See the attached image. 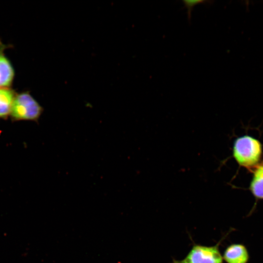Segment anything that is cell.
Returning a JSON list of instances; mask_svg holds the SVG:
<instances>
[{"label": "cell", "instance_id": "cell-1", "mask_svg": "<svg viewBox=\"0 0 263 263\" xmlns=\"http://www.w3.org/2000/svg\"><path fill=\"white\" fill-rule=\"evenodd\" d=\"M263 153L261 142L252 136L244 135L234 141L233 158L240 166L250 171L261 163Z\"/></svg>", "mask_w": 263, "mask_h": 263}, {"label": "cell", "instance_id": "cell-2", "mask_svg": "<svg viewBox=\"0 0 263 263\" xmlns=\"http://www.w3.org/2000/svg\"><path fill=\"white\" fill-rule=\"evenodd\" d=\"M43 111L42 107L28 92L16 94L9 117L12 121L37 122Z\"/></svg>", "mask_w": 263, "mask_h": 263}, {"label": "cell", "instance_id": "cell-3", "mask_svg": "<svg viewBox=\"0 0 263 263\" xmlns=\"http://www.w3.org/2000/svg\"><path fill=\"white\" fill-rule=\"evenodd\" d=\"M222 240L213 246L194 244L185 258L181 260L173 259L172 263H223V256L219 248Z\"/></svg>", "mask_w": 263, "mask_h": 263}, {"label": "cell", "instance_id": "cell-4", "mask_svg": "<svg viewBox=\"0 0 263 263\" xmlns=\"http://www.w3.org/2000/svg\"><path fill=\"white\" fill-rule=\"evenodd\" d=\"M223 258L227 263H248L250 256L244 244H233L225 248Z\"/></svg>", "mask_w": 263, "mask_h": 263}, {"label": "cell", "instance_id": "cell-5", "mask_svg": "<svg viewBox=\"0 0 263 263\" xmlns=\"http://www.w3.org/2000/svg\"><path fill=\"white\" fill-rule=\"evenodd\" d=\"M5 48L0 41V88H10L14 76L13 68L4 54Z\"/></svg>", "mask_w": 263, "mask_h": 263}, {"label": "cell", "instance_id": "cell-6", "mask_svg": "<svg viewBox=\"0 0 263 263\" xmlns=\"http://www.w3.org/2000/svg\"><path fill=\"white\" fill-rule=\"evenodd\" d=\"M251 172L252 175L249 190L256 199L255 204L253 207V209L255 207L257 201L263 200V162H261Z\"/></svg>", "mask_w": 263, "mask_h": 263}, {"label": "cell", "instance_id": "cell-7", "mask_svg": "<svg viewBox=\"0 0 263 263\" xmlns=\"http://www.w3.org/2000/svg\"><path fill=\"white\" fill-rule=\"evenodd\" d=\"M16 94L10 88H0V119H6L9 116Z\"/></svg>", "mask_w": 263, "mask_h": 263}, {"label": "cell", "instance_id": "cell-8", "mask_svg": "<svg viewBox=\"0 0 263 263\" xmlns=\"http://www.w3.org/2000/svg\"><path fill=\"white\" fill-rule=\"evenodd\" d=\"M184 6L187 9L188 19L190 20L191 18V13L193 7L196 5L206 2L203 0H184Z\"/></svg>", "mask_w": 263, "mask_h": 263}]
</instances>
